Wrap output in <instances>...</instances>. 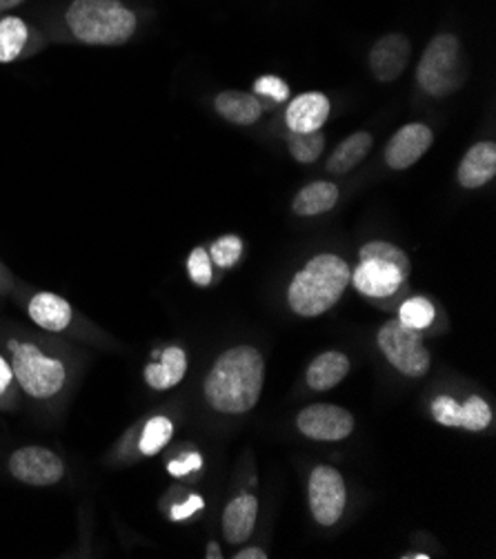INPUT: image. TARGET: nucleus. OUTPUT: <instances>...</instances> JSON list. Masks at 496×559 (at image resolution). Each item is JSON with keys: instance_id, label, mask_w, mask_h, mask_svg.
<instances>
[{"instance_id": "f257e3e1", "label": "nucleus", "mask_w": 496, "mask_h": 559, "mask_svg": "<svg viewBox=\"0 0 496 559\" xmlns=\"http://www.w3.org/2000/svg\"><path fill=\"white\" fill-rule=\"evenodd\" d=\"M265 359L254 346H237L220 355L203 383L207 404L223 415L252 411L263 393Z\"/></svg>"}, {"instance_id": "aec40b11", "label": "nucleus", "mask_w": 496, "mask_h": 559, "mask_svg": "<svg viewBox=\"0 0 496 559\" xmlns=\"http://www.w3.org/2000/svg\"><path fill=\"white\" fill-rule=\"evenodd\" d=\"M214 107L220 117L234 126H254L263 117L261 100L250 92L226 90L214 98Z\"/></svg>"}, {"instance_id": "5701e85b", "label": "nucleus", "mask_w": 496, "mask_h": 559, "mask_svg": "<svg viewBox=\"0 0 496 559\" xmlns=\"http://www.w3.org/2000/svg\"><path fill=\"white\" fill-rule=\"evenodd\" d=\"M374 145V139L370 132H354L327 158V173L332 175H348L350 170L370 154Z\"/></svg>"}, {"instance_id": "a878e982", "label": "nucleus", "mask_w": 496, "mask_h": 559, "mask_svg": "<svg viewBox=\"0 0 496 559\" xmlns=\"http://www.w3.org/2000/svg\"><path fill=\"white\" fill-rule=\"evenodd\" d=\"M434 317H436V310H434V304L425 297H412V299H406L399 308V321L408 328H414V330H425L434 323Z\"/></svg>"}, {"instance_id": "2eb2a0df", "label": "nucleus", "mask_w": 496, "mask_h": 559, "mask_svg": "<svg viewBox=\"0 0 496 559\" xmlns=\"http://www.w3.org/2000/svg\"><path fill=\"white\" fill-rule=\"evenodd\" d=\"M434 143V132L423 123L403 126L385 145V163L392 170H408L419 163Z\"/></svg>"}, {"instance_id": "1a4fd4ad", "label": "nucleus", "mask_w": 496, "mask_h": 559, "mask_svg": "<svg viewBox=\"0 0 496 559\" xmlns=\"http://www.w3.org/2000/svg\"><path fill=\"white\" fill-rule=\"evenodd\" d=\"M410 278V272L397 263L383 261V259H361L356 270H352L350 284L370 297V299H390L399 295Z\"/></svg>"}, {"instance_id": "bb28decb", "label": "nucleus", "mask_w": 496, "mask_h": 559, "mask_svg": "<svg viewBox=\"0 0 496 559\" xmlns=\"http://www.w3.org/2000/svg\"><path fill=\"white\" fill-rule=\"evenodd\" d=\"M359 259H383V261H390L401 265L403 270L412 272V261L410 257L395 243L388 241H370L359 250Z\"/></svg>"}, {"instance_id": "c756f323", "label": "nucleus", "mask_w": 496, "mask_h": 559, "mask_svg": "<svg viewBox=\"0 0 496 559\" xmlns=\"http://www.w3.org/2000/svg\"><path fill=\"white\" fill-rule=\"evenodd\" d=\"M187 272L196 286L205 288L211 284V259L203 248L192 250V254L187 259Z\"/></svg>"}, {"instance_id": "6ab92c4d", "label": "nucleus", "mask_w": 496, "mask_h": 559, "mask_svg": "<svg viewBox=\"0 0 496 559\" xmlns=\"http://www.w3.org/2000/svg\"><path fill=\"white\" fill-rule=\"evenodd\" d=\"M258 515V499L254 495L234 497L223 513V535L230 544H243L252 537Z\"/></svg>"}, {"instance_id": "412c9836", "label": "nucleus", "mask_w": 496, "mask_h": 559, "mask_svg": "<svg viewBox=\"0 0 496 559\" xmlns=\"http://www.w3.org/2000/svg\"><path fill=\"white\" fill-rule=\"evenodd\" d=\"M348 372H350L348 355L329 350V353L318 355L310 364V368L305 372V381L312 390H316V393H323V390L337 388L348 377Z\"/></svg>"}, {"instance_id": "6e6552de", "label": "nucleus", "mask_w": 496, "mask_h": 559, "mask_svg": "<svg viewBox=\"0 0 496 559\" xmlns=\"http://www.w3.org/2000/svg\"><path fill=\"white\" fill-rule=\"evenodd\" d=\"M348 490L341 473L332 466H316L310 475V511L320 526H335L346 511Z\"/></svg>"}, {"instance_id": "c9c22d12", "label": "nucleus", "mask_w": 496, "mask_h": 559, "mask_svg": "<svg viewBox=\"0 0 496 559\" xmlns=\"http://www.w3.org/2000/svg\"><path fill=\"white\" fill-rule=\"evenodd\" d=\"M205 557H207V559H220V557H223V550H220V546H218L216 542H209Z\"/></svg>"}, {"instance_id": "a211bd4d", "label": "nucleus", "mask_w": 496, "mask_h": 559, "mask_svg": "<svg viewBox=\"0 0 496 559\" xmlns=\"http://www.w3.org/2000/svg\"><path fill=\"white\" fill-rule=\"evenodd\" d=\"M329 117V98L320 92H307L297 96L286 111L290 132H316Z\"/></svg>"}, {"instance_id": "4468645a", "label": "nucleus", "mask_w": 496, "mask_h": 559, "mask_svg": "<svg viewBox=\"0 0 496 559\" xmlns=\"http://www.w3.org/2000/svg\"><path fill=\"white\" fill-rule=\"evenodd\" d=\"M412 45L403 34H385L370 49V70L376 81H397L410 63Z\"/></svg>"}, {"instance_id": "f03ea898", "label": "nucleus", "mask_w": 496, "mask_h": 559, "mask_svg": "<svg viewBox=\"0 0 496 559\" xmlns=\"http://www.w3.org/2000/svg\"><path fill=\"white\" fill-rule=\"evenodd\" d=\"M5 355L12 364L19 390L34 402H53L72 381V364L59 350H53L40 340H29L23 334H10L3 340Z\"/></svg>"}, {"instance_id": "f3484780", "label": "nucleus", "mask_w": 496, "mask_h": 559, "mask_svg": "<svg viewBox=\"0 0 496 559\" xmlns=\"http://www.w3.org/2000/svg\"><path fill=\"white\" fill-rule=\"evenodd\" d=\"M496 175V145L492 141H481L472 145L459 165V186L465 190H479L489 183Z\"/></svg>"}, {"instance_id": "473e14b6", "label": "nucleus", "mask_w": 496, "mask_h": 559, "mask_svg": "<svg viewBox=\"0 0 496 559\" xmlns=\"http://www.w3.org/2000/svg\"><path fill=\"white\" fill-rule=\"evenodd\" d=\"M203 507L205 501L201 495H190L185 501H179V504L170 509V518L172 522H183V520H190L194 513H198Z\"/></svg>"}, {"instance_id": "0eeeda50", "label": "nucleus", "mask_w": 496, "mask_h": 559, "mask_svg": "<svg viewBox=\"0 0 496 559\" xmlns=\"http://www.w3.org/2000/svg\"><path fill=\"white\" fill-rule=\"evenodd\" d=\"M10 475L25 484L36 488L57 486L65 477V462L59 453H53L45 445H23L16 449L8 460Z\"/></svg>"}, {"instance_id": "cd10ccee", "label": "nucleus", "mask_w": 496, "mask_h": 559, "mask_svg": "<svg viewBox=\"0 0 496 559\" xmlns=\"http://www.w3.org/2000/svg\"><path fill=\"white\" fill-rule=\"evenodd\" d=\"M19 402V383L5 353H0V411H12Z\"/></svg>"}, {"instance_id": "393cba45", "label": "nucleus", "mask_w": 496, "mask_h": 559, "mask_svg": "<svg viewBox=\"0 0 496 559\" xmlns=\"http://www.w3.org/2000/svg\"><path fill=\"white\" fill-rule=\"evenodd\" d=\"M288 147L290 154L299 160V163H314L323 150H325V136L320 130L316 132H290L288 136Z\"/></svg>"}, {"instance_id": "20e7f679", "label": "nucleus", "mask_w": 496, "mask_h": 559, "mask_svg": "<svg viewBox=\"0 0 496 559\" xmlns=\"http://www.w3.org/2000/svg\"><path fill=\"white\" fill-rule=\"evenodd\" d=\"M65 25L83 45L119 47L134 38L138 16L123 0H72Z\"/></svg>"}, {"instance_id": "423d86ee", "label": "nucleus", "mask_w": 496, "mask_h": 559, "mask_svg": "<svg viewBox=\"0 0 496 559\" xmlns=\"http://www.w3.org/2000/svg\"><path fill=\"white\" fill-rule=\"evenodd\" d=\"M376 346L383 357L390 361L401 374L421 379L432 366L430 350L423 344L421 330L403 325L399 319L383 323L376 334Z\"/></svg>"}, {"instance_id": "f8f14e48", "label": "nucleus", "mask_w": 496, "mask_h": 559, "mask_svg": "<svg viewBox=\"0 0 496 559\" xmlns=\"http://www.w3.org/2000/svg\"><path fill=\"white\" fill-rule=\"evenodd\" d=\"M27 317L45 332L51 334H65L72 332L78 323V314L70 301L61 295H53L47 290H36L25 301Z\"/></svg>"}, {"instance_id": "c85d7f7f", "label": "nucleus", "mask_w": 496, "mask_h": 559, "mask_svg": "<svg viewBox=\"0 0 496 559\" xmlns=\"http://www.w3.org/2000/svg\"><path fill=\"white\" fill-rule=\"evenodd\" d=\"M243 252V241L237 235H226L220 237L214 246H211V254L209 259L218 265V267H232L239 263Z\"/></svg>"}, {"instance_id": "7ed1b4c3", "label": "nucleus", "mask_w": 496, "mask_h": 559, "mask_svg": "<svg viewBox=\"0 0 496 559\" xmlns=\"http://www.w3.org/2000/svg\"><path fill=\"white\" fill-rule=\"evenodd\" d=\"M352 267L339 254H316L292 278L288 304L299 317H320L332 310L350 286Z\"/></svg>"}, {"instance_id": "dca6fc26", "label": "nucleus", "mask_w": 496, "mask_h": 559, "mask_svg": "<svg viewBox=\"0 0 496 559\" xmlns=\"http://www.w3.org/2000/svg\"><path fill=\"white\" fill-rule=\"evenodd\" d=\"M187 374V355L179 346H170L154 353V361H149L143 370V379L152 390H172Z\"/></svg>"}, {"instance_id": "7c9ffc66", "label": "nucleus", "mask_w": 496, "mask_h": 559, "mask_svg": "<svg viewBox=\"0 0 496 559\" xmlns=\"http://www.w3.org/2000/svg\"><path fill=\"white\" fill-rule=\"evenodd\" d=\"M254 92L261 94V96H269L271 100L277 103H283L290 98V87L283 79L279 76H271V74H265L261 76L256 83H254Z\"/></svg>"}, {"instance_id": "ddd939ff", "label": "nucleus", "mask_w": 496, "mask_h": 559, "mask_svg": "<svg viewBox=\"0 0 496 559\" xmlns=\"http://www.w3.org/2000/svg\"><path fill=\"white\" fill-rule=\"evenodd\" d=\"M174 437V421L168 415H154L130 432L117 449L119 457H154Z\"/></svg>"}, {"instance_id": "2f4dec72", "label": "nucleus", "mask_w": 496, "mask_h": 559, "mask_svg": "<svg viewBox=\"0 0 496 559\" xmlns=\"http://www.w3.org/2000/svg\"><path fill=\"white\" fill-rule=\"evenodd\" d=\"M201 466H203V457L198 453H185V455H181L177 460H170L168 473L172 477H187L190 473L198 471Z\"/></svg>"}, {"instance_id": "4be33fe9", "label": "nucleus", "mask_w": 496, "mask_h": 559, "mask_svg": "<svg viewBox=\"0 0 496 559\" xmlns=\"http://www.w3.org/2000/svg\"><path fill=\"white\" fill-rule=\"evenodd\" d=\"M339 203V188L329 181H314L297 192L292 210L299 216H316L332 210Z\"/></svg>"}, {"instance_id": "4c0bfd02", "label": "nucleus", "mask_w": 496, "mask_h": 559, "mask_svg": "<svg viewBox=\"0 0 496 559\" xmlns=\"http://www.w3.org/2000/svg\"><path fill=\"white\" fill-rule=\"evenodd\" d=\"M403 559H430V555L425 552H408V555H401Z\"/></svg>"}, {"instance_id": "9d476101", "label": "nucleus", "mask_w": 496, "mask_h": 559, "mask_svg": "<svg viewBox=\"0 0 496 559\" xmlns=\"http://www.w3.org/2000/svg\"><path fill=\"white\" fill-rule=\"evenodd\" d=\"M297 426L314 441H343L354 432V417L335 404H312L299 413Z\"/></svg>"}, {"instance_id": "e433bc0d", "label": "nucleus", "mask_w": 496, "mask_h": 559, "mask_svg": "<svg viewBox=\"0 0 496 559\" xmlns=\"http://www.w3.org/2000/svg\"><path fill=\"white\" fill-rule=\"evenodd\" d=\"M21 3H25V0H0V14H5L14 8H19Z\"/></svg>"}, {"instance_id": "b1692460", "label": "nucleus", "mask_w": 496, "mask_h": 559, "mask_svg": "<svg viewBox=\"0 0 496 559\" xmlns=\"http://www.w3.org/2000/svg\"><path fill=\"white\" fill-rule=\"evenodd\" d=\"M32 40L27 23L19 16L0 19V63H14L23 59Z\"/></svg>"}, {"instance_id": "39448f33", "label": "nucleus", "mask_w": 496, "mask_h": 559, "mask_svg": "<svg viewBox=\"0 0 496 559\" xmlns=\"http://www.w3.org/2000/svg\"><path fill=\"white\" fill-rule=\"evenodd\" d=\"M465 76L468 70L459 38L455 34L434 36L416 66V81L421 90L434 98H444L459 92Z\"/></svg>"}, {"instance_id": "9b49d317", "label": "nucleus", "mask_w": 496, "mask_h": 559, "mask_svg": "<svg viewBox=\"0 0 496 559\" xmlns=\"http://www.w3.org/2000/svg\"><path fill=\"white\" fill-rule=\"evenodd\" d=\"M430 411L440 426L463 428L468 432H483L492 424V408L479 395H472L465 404H459L450 395H438Z\"/></svg>"}, {"instance_id": "f704fd0d", "label": "nucleus", "mask_w": 496, "mask_h": 559, "mask_svg": "<svg viewBox=\"0 0 496 559\" xmlns=\"http://www.w3.org/2000/svg\"><path fill=\"white\" fill-rule=\"evenodd\" d=\"M10 288H12V274L8 272L5 265H0V295L10 293Z\"/></svg>"}, {"instance_id": "72a5a7b5", "label": "nucleus", "mask_w": 496, "mask_h": 559, "mask_svg": "<svg viewBox=\"0 0 496 559\" xmlns=\"http://www.w3.org/2000/svg\"><path fill=\"white\" fill-rule=\"evenodd\" d=\"M269 555L263 548H243L234 555V559H267Z\"/></svg>"}]
</instances>
